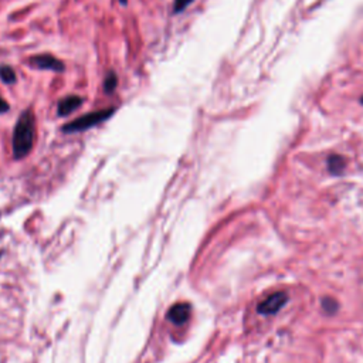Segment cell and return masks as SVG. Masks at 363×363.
<instances>
[{
    "label": "cell",
    "instance_id": "obj_12",
    "mask_svg": "<svg viewBox=\"0 0 363 363\" xmlns=\"http://www.w3.org/2000/svg\"><path fill=\"white\" fill-rule=\"evenodd\" d=\"M10 110L9 103L3 98V96H0V114H6Z\"/></svg>",
    "mask_w": 363,
    "mask_h": 363
},
{
    "label": "cell",
    "instance_id": "obj_1",
    "mask_svg": "<svg viewBox=\"0 0 363 363\" xmlns=\"http://www.w3.org/2000/svg\"><path fill=\"white\" fill-rule=\"evenodd\" d=\"M34 138H36V118L33 111L29 108L24 110L20 114L14 125L13 139H12L14 159H23L30 154L34 145Z\"/></svg>",
    "mask_w": 363,
    "mask_h": 363
},
{
    "label": "cell",
    "instance_id": "obj_10",
    "mask_svg": "<svg viewBox=\"0 0 363 363\" xmlns=\"http://www.w3.org/2000/svg\"><path fill=\"white\" fill-rule=\"evenodd\" d=\"M193 2H195V0H175L174 2V14H180L183 13Z\"/></svg>",
    "mask_w": 363,
    "mask_h": 363
},
{
    "label": "cell",
    "instance_id": "obj_7",
    "mask_svg": "<svg viewBox=\"0 0 363 363\" xmlns=\"http://www.w3.org/2000/svg\"><path fill=\"white\" fill-rule=\"evenodd\" d=\"M346 167V160L344 156L341 155H331L328 158V171L333 175V176H338L341 175Z\"/></svg>",
    "mask_w": 363,
    "mask_h": 363
},
{
    "label": "cell",
    "instance_id": "obj_4",
    "mask_svg": "<svg viewBox=\"0 0 363 363\" xmlns=\"http://www.w3.org/2000/svg\"><path fill=\"white\" fill-rule=\"evenodd\" d=\"M29 64L41 71H53V72H64L65 64L59 60L53 54H36L29 59Z\"/></svg>",
    "mask_w": 363,
    "mask_h": 363
},
{
    "label": "cell",
    "instance_id": "obj_14",
    "mask_svg": "<svg viewBox=\"0 0 363 363\" xmlns=\"http://www.w3.org/2000/svg\"><path fill=\"white\" fill-rule=\"evenodd\" d=\"M360 103H362V104H363V96H362V98H360Z\"/></svg>",
    "mask_w": 363,
    "mask_h": 363
},
{
    "label": "cell",
    "instance_id": "obj_13",
    "mask_svg": "<svg viewBox=\"0 0 363 363\" xmlns=\"http://www.w3.org/2000/svg\"><path fill=\"white\" fill-rule=\"evenodd\" d=\"M118 2L123 5V6H127L128 5V0H118Z\"/></svg>",
    "mask_w": 363,
    "mask_h": 363
},
{
    "label": "cell",
    "instance_id": "obj_6",
    "mask_svg": "<svg viewBox=\"0 0 363 363\" xmlns=\"http://www.w3.org/2000/svg\"><path fill=\"white\" fill-rule=\"evenodd\" d=\"M190 305L186 302H180L174 305L167 312V320L175 325H183L190 318Z\"/></svg>",
    "mask_w": 363,
    "mask_h": 363
},
{
    "label": "cell",
    "instance_id": "obj_2",
    "mask_svg": "<svg viewBox=\"0 0 363 363\" xmlns=\"http://www.w3.org/2000/svg\"><path fill=\"white\" fill-rule=\"evenodd\" d=\"M115 112H116V108H114V107L98 110V111H92L90 114L79 116L77 119L65 124L63 127V132L64 134H77V132L88 131L96 125L105 123V121L110 119Z\"/></svg>",
    "mask_w": 363,
    "mask_h": 363
},
{
    "label": "cell",
    "instance_id": "obj_5",
    "mask_svg": "<svg viewBox=\"0 0 363 363\" xmlns=\"http://www.w3.org/2000/svg\"><path fill=\"white\" fill-rule=\"evenodd\" d=\"M84 104V98L80 95H67L63 100H60L57 105V115L59 116H68L74 111H77Z\"/></svg>",
    "mask_w": 363,
    "mask_h": 363
},
{
    "label": "cell",
    "instance_id": "obj_8",
    "mask_svg": "<svg viewBox=\"0 0 363 363\" xmlns=\"http://www.w3.org/2000/svg\"><path fill=\"white\" fill-rule=\"evenodd\" d=\"M0 80H2L6 85H13L17 83V74L16 71L10 65H0Z\"/></svg>",
    "mask_w": 363,
    "mask_h": 363
},
{
    "label": "cell",
    "instance_id": "obj_3",
    "mask_svg": "<svg viewBox=\"0 0 363 363\" xmlns=\"http://www.w3.org/2000/svg\"><path fill=\"white\" fill-rule=\"evenodd\" d=\"M287 301H288L287 293H282V291L274 293L257 305V312L262 317L276 315V313L287 304Z\"/></svg>",
    "mask_w": 363,
    "mask_h": 363
},
{
    "label": "cell",
    "instance_id": "obj_11",
    "mask_svg": "<svg viewBox=\"0 0 363 363\" xmlns=\"http://www.w3.org/2000/svg\"><path fill=\"white\" fill-rule=\"evenodd\" d=\"M322 307L326 312H331V313H333L338 309V304L333 300H328V298H325L322 301Z\"/></svg>",
    "mask_w": 363,
    "mask_h": 363
},
{
    "label": "cell",
    "instance_id": "obj_9",
    "mask_svg": "<svg viewBox=\"0 0 363 363\" xmlns=\"http://www.w3.org/2000/svg\"><path fill=\"white\" fill-rule=\"evenodd\" d=\"M118 87V76L115 74V71H108L107 76L104 79V91L107 94H112Z\"/></svg>",
    "mask_w": 363,
    "mask_h": 363
}]
</instances>
